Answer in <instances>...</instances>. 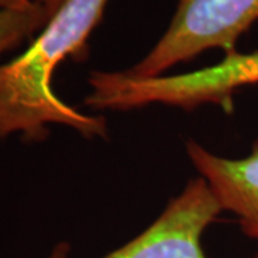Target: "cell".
I'll use <instances>...</instances> for the list:
<instances>
[{
    "instance_id": "cell-8",
    "label": "cell",
    "mask_w": 258,
    "mask_h": 258,
    "mask_svg": "<svg viewBox=\"0 0 258 258\" xmlns=\"http://www.w3.org/2000/svg\"><path fill=\"white\" fill-rule=\"evenodd\" d=\"M35 2L39 3L40 6H43L53 16L56 12L63 6V3L66 0H35Z\"/></svg>"
},
{
    "instance_id": "cell-5",
    "label": "cell",
    "mask_w": 258,
    "mask_h": 258,
    "mask_svg": "<svg viewBox=\"0 0 258 258\" xmlns=\"http://www.w3.org/2000/svg\"><path fill=\"white\" fill-rule=\"evenodd\" d=\"M186 152L222 211L232 212L241 231L258 240V138L241 159L218 157L195 141L186 142Z\"/></svg>"
},
{
    "instance_id": "cell-3",
    "label": "cell",
    "mask_w": 258,
    "mask_h": 258,
    "mask_svg": "<svg viewBox=\"0 0 258 258\" xmlns=\"http://www.w3.org/2000/svg\"><path fill=\"white\" fill-rule=\"evenodd\" d=\"M258 20V0H178L165 33L141 62L125 71L132 78H157L208 49L237 50V42Z\"/></svg>"
},
{
    "instance_id": "cell-7",
    "label": "cell",
    "mask_w": 258,
    "mask_h": 258,
    "mask_svg": "<svg viewBox=\"0 0 258 258\" xmlns=\"http://www.w3.org/2000/svg\"><path fill=\"white\" fill-rule=\"evenodd\" d=\"M35 3V0H0V9H28Z\"/></svg>"
},
{
    "instance_id": "cell-4",
    "label": "cell",
    "mask_w": 258,
    "mask_h": 258,
    "mask_svg": "<svg viewBox=\"0 0 258 258\" xmlns=\"http://www.w3.org/2000/svg\"><path fill=\"white\" fill-rule=\"evenodd\" d=\"M221 212L208 184L195 178L147 230L103 258H207L203 234ZM69 252L71 245L59 242L47 258H69Z\"/></svg>"
},
{
    "instance_id": "cell-1",
    "label": "cell",
    "mask_w": 258,
    "mask_h": 258,
    "mask_svg": "<svg viewBox=\"0 0 258 258\" xmlns=\"http://www.w3.org/2000/svg\"><path fill=\"white\" fill-rule=\"evenodd\" d=\"M106 5L108 0H66L22 55L0 64V139L20 134L29 142L43 141L50 123L88 139L108 137L106 120L81 113L52 89L53 72L64 59H85L86 42Z\"/></svg>"
},
{
    "instance_id": "cell-6",
    "label": "cell",
    "mask_w": 258,
    "mask_h": 258,
    "mask_svg": "<svg viewBox=\"0 0 258 258\" xmlns=\"http://www.w3.org/2000/svg\"><path fill=\"white\" fill-rule=\"evenodd\" d=\"M50 18L52 15L39 3L28 9H0V55L39 33Z\"/></svg>"
},
{
    "instance_id": "cell-2",
    "label": "cell",
    "mask_w": 258,
    "mask_h": 258,
    "mask_svg": "<svg viewBox=\"0 0 258 258\" xmlns=\"http://www.w3.org/2000/svg\"><path fill=\"white\" fill-rule=\"evenodd\" d=\"M88 82L91 93L85 103L95 109L128 111L161 103L191 111L211 103L230 113L237 91L258 83V49L249 53L234 50L220 63L189 74L139 79L125 71H95Z\"/></svg>"
}]
</instances>
